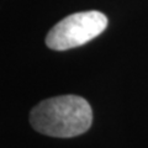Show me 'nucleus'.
I'll return each mask as SVG.
<instances>
[{
    "mask_svg": "<svg viewBox=\"0 0 148 148\" xmlns=\"http://www.w3.org/2000/svg\"><path fill=\"white\" fill-rule=\"evenodd\" d=\"M92 111L89 103L77 95L56 96L32 109L30 122L37 132L51 137H75L89 130Z\"/></svg>",
    "mask_w": 148,
    "mask_h": 148,
    "instance_id": "1",
    "label": "nucleus"
},
{
    "mask_svg": "<svg viewBox=\"0 0 148 148\" xmlns=\"http://www.w3.org/2000/svg\"><path fill=\"white\" fill-rule=\"evenodd\" d=\"M108 26V17L100 11H82L69 15L49 30L46 45L54 51H66L85 45Z\"/></svg>",
    "mask_w": 148,
    "mask_h": 148,
    "instance_id": "2",
    "label": "nucleus"
}]
</instances>
